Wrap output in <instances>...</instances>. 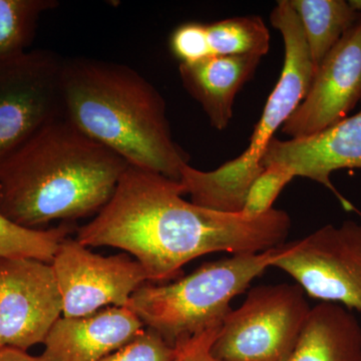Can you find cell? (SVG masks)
<instances>
[{
  "instance_id": "2",
  "label": "cell",
  "mask_w": 361,
  "mask_h": 361,
  "mask_svg": "<svg viewBox=\"0 0 361 361\" xmlns=\"http://www.w3.org/2000/svg\"><path fill=\"white\" fill-rule=\"evenodd\" d=\"M128 167L122 157L59 116L0 171V213L28 229L97 215Z\"/></svg>"
},
{
  "instance_id": "1",
  "label": "cell",
  "mask_w": 361,
  "mask_h": 361,
  "mask_svg": "<svg viewBox=\"0 0 361 361\" xmlns=\"http://www.w3.org/2000/svg\"><path fill=\"white\" fill-rule=\"evenodd\" d=\"M179 180L130 166L111 200L87 225L77 241L132 254L148 281L179 279L182 268L207 254L260 253L283 245L290 216L273 209L254 219L209 210L185 200Z\"/></svg>"
},
{
  "instance_id": "22",
  "label": "cell",
  "mask_w": 361,
  "mask_h": 361,
  "mask_svg": "<svg viewBox=\"0 0 361 361\" xmlns=\"http://www.w3.org/2000/svg\"><path fill=\"white\" fill-rule=\"evenodd\" d=\"M169 44L180 65H191L212 56L205 23L197 21L183 23L175 28Z\"/></svg>"
},
{
  "instance_id": "18",
  "label": "cell",
  "mask_w": 361,
  "mask_h": 361,
  "mask_svg": "<svg viewBox=\"0 0 361 361\" xmlns=\"http://www.w3.org/2000/svg\"><path fill=\"white\" fill-rule=\"evenodd\" d=\"M58 6L56 0H0V58L27 51L40 16Z\"/></svg>"
},
{
  "instance_id": "4",
  "label": "cell",
  "mask_w": 361,
  "mask_h": 361,
  "mask_svg": "<svg viewBox=\"0 0 361 361\" xmlns=\"http://www.w3.org/2000/svg\"><path fill=\"white\" fill-rule=\"evenodd\" d=\"M271 25L283 37L285 56L281 75L245 151L213 171L189 164L180 171L179 182L192 203L217 212L238 214L253 180L263 171L266 151L289 116L310 90L314 71L302 26L288 0L278 1L270 14Z\"/></svg>"
},
{
  "instance_id": "11",
  "label": "cell",
  "mask_w": 361,
  "mask_h": 361,
  "mask_svg": "<svg viewBox=\"0 0 361 361\" xmlns=\"http://www.w3.org/2000/svg\"><path fill=\"white\" fill-rule=\"evenodd\" d=\"M361 101V20L350 28L314 73L310 90L282 126L290 139L320 134L348 118Z\"/></svg>"
},
{
  "instance_id": "5",
  "label": "cell",
  "mask_w": 361,
  "mask_h": 361,
  "mask_svg": "<svg viewBox=\"0 0 361 361\" xmlns=\"http://www.w3.org/2000/svg\"><path fill=\"white\" fill-rule=\"evenodd\" d=\"M280 253L281 246L260 253L237 254L202 265L173 283L142 285L126 307L145 327L176 348L206 330L220 327L232 311L233 299L272 267Z\"/></svg>"
},
{
  "instance_id": "20",
  "label": "cell",
  "mask_w": 361,
  "mask_h": 361,
  "mask_svg": "<svg viewBox=\"0 0 361 361\" xmlns=\"http://www.w3.org/2000/svg\"><path fill=\"white\" fill-rule=\"evenodd\" d=\"M296 177L293 169L281 163H271L253 180L247 193L241 214L249 219L273 210V204L285 187Z\"/></svg>"
},
{
  "instance_id": "9",
  "label": "cell",
  "mask_w": 361,
  "mask_h": 361,
  "mask_svg": "<svg viewBox=\"0 0 361 361\" xmlns=\"http://www.w3.org/2000/svg\"><path fill=\"white\" fill-rule=\"evenodd\" d=\"M63 299V317H80L103 308L126 307L148 281L135 259L126 254L102 256L77 239L59 244L51 263Z\"/></svg>"
},
{
  "instance_id": "12",
  "label": "cell",
  "mask_w": 361,
  "mask_h": 361,
  "mask_svg": "<svg viewBox=\"0 0 361 361\" xmlns=\"http://www.w3.org/2000/svg\"><path fill=\"white\" fill-rule=\"evenodd\" d=\"M271 163L284 164L293 169L296 177L319 183L336 195L345 210H356L330 177L342 169L361 170V110L313 137L287 141L274 137L263 158V168Z\"/></svg>"
},
{
  "instance_id": "23",
  "label": "cell",
  "mask_w": 361,
  "mask_h": 361,
  "mask_svg": "<svg viewBox=\"0 0 361 361\" xmlns=\"http://www.w3.org/2000/svg\"><path fill=\"white\" fill-rule=\"evenodd\" d=\"M220 327L206 330L178 344L177 361H221L212 355L213 343Z\"/></svg>"
},
{
  "instance_id": "21",
  "label": "cell",
  "mask_w": 361,
  "mask_h": 361,
  "mask_svg": "<svg viewBox=\"0 0 361 361\" xmlns=\"http://www.w3.org/2000/svg\"><path fill=\"white\" fill-rule=\"evenodd\" d=\"M178 349L160 334L145 327L129 343L101 361H177Z\"/></svg>"
},
{
  "instance_id": "3",
  "label": "cell",
  "mask_w": 361,
  "mask_h": 361,
  "mask_svg": "<svg viewBox=\"0 0 361 361\" xmlns=\"http://www.w3.org/2000/svg\"><path fill=\"white\" fill-rule=\"evenodd\" d=\"M63 115L130 166L179 180L190 157L176 142L161 92L123 63L63 59Z\"/></svg>"
},
{
  "instance_id": "16",
  "label": "cell",
  "mask_w": 361,
  "mask_h": 361,
  "mask_svg": "<svg viewBox=\"0 0 361 361\" xmlns=\"http://www.w3.org/2000/svg\"><path fill=\"white\" fill-rule=\"evenodd\" d=\"M288 1L302 26L315 73L337 42L361 20V13L344 0Z\"/></svg>"
},
{
  "instance_id": "14",
  "label": "cell",
  "mask_w": 361,
  "mask_h": 361,
  "mask_svg": "<svg viewBox=\"0 0 361 361\" xmlns=\"http://www.w3.org/2000/svg\"><path fill=\"white\" fill-rule=\"evenodd\" d=\"M260 61L255 56H213L180 65L183 87L198 102L216 130L229 125L237 94L253 77Z\"/></svg>"
},
{
  "instance_id": "25",
  "label": "cell",
  "mask_w": 361,
  "mask_h": 361,
  "mask_svg": "<svg viewBox=\"0 0 361 361\" xmlns=\"http://www.w3.org/2000/svg\"><path fill=\"white\" fill-rule=\"evenodd\" d=\"M348 4L355 11L361 13V0H351Z\"/></svg>"
},
{
  "instance_id": "6",
  "label": "cell",
  "mask_w": 361,
  "mask_h": 361,
  "mask_svg": "<svg viewBox=\"0 0 361 361\" xmlns=\"http://www.w3.org/2000/svg\"><path fill=\"white\" fill-rule=\"evenodd\" d=\"M298 284L261 285L221 325L212 355L221 361H288L310 306Z\"/></svg>"
},
{
  "instance_id": "19",
  "label": "cell",
  "mask_w": 361,
  "mask_h": 361,
  "mask_svg": "<svg viewBox=\"0 0 361 361\" xmlns=\"http://www.w3.org/2000/svg\"><path fill=\"white\" fill-rule=\"evenodd\" d=\"M71 227L61 224L51 229H28L14 224L0 213V258L23 257L51 263L59 244Z\"/></svg>"
},
{
  "instance_id": "13",
  "label": "cell",
  "mask_w": 361,
  "mask_h": 361,
  "mask_svg": "<svg viewBox=\"0 0 361 361\" xmlns=\"http://www.w3.org/2000/svg\"><path fill=\"white\" fill-rule=\"evenodd\" d=\"M144 329L127 307L110 306L80 317L61 316L45 339L42 355L47 361H101Z\"/></svg>"
},
{
  "instance_id": "15",
  "label": "cell",
  "mask_w": 361,
  "mask_h": 361,
  "mask_svg": "<svg viewBox=\"0 0 361 361\" xmlns=\"http://www.w3.org/2000/svg\"><path fill=\"white\" fill-rule=\"evenodd\" d=\"M288 361H361V327L341 304L310 308Z\"/></svg>"
},
{
  "instance_id": "17",
  "label": "cell",
  "mask_w": 361,
  "mask_h": 361,
  "mask_svg": "<svg viewBox=\"0 0 361 361\" xmlns=\"http://www.w3.org/2000/svg\"><path fill=\"white\" fill-rule=\"evenodd\" d=\"M206 26L212 56H255L262 59L269 51V30L260 16L228 18Z\"/></svg>"
},
{
  "instance_id": "10",
  "label": "cell",
  "mask_w": 361,
  "mask_h": 361,
  "mask_svg": "<svg viewBox=\"0 0 361 361\" xmlns=\"http://www.w3.org/2000/svg\"><path fill=\"white\" fill-rule=\"evenodd\" d=\"M63 312L51 263L0 258V346L27 351L44 344Z\"/></svg>"
},
{
  "instance_id": "24",
  "label": "cell",
  "mask_w": 361,
  "mask_h": 361,
  "mask_svg": "<svg viewBox=\"0 0 361 361\" xmlns=\"http://www.w3.org/2000/svg\"><path fill=\"white\" fill-rule=\"evenodd\" d=\"M0 361H47L44 356H32L27 351L11 346H0Z\"/></svg>"
},
{
  "instance_id": "8",
  "label": "cell",
  "mask_w": 361,
  "mask_h": 361,
  "mask_svg": "<svg viewBox=\"0 0 361 361\" xmlns=\"http://www.w3.org/2000/svg\"><path fill=\"white\" fill-rule=\"evenodd\" d=\"M272 267L290 275L311 298L361 312V222L326 225L284 243Z\"/></svg>"
},
{
  "instance_id": "7",
  "label": "cell",
  "mask_w": 361,
  "mask_h": 361,
  "mask_svg": "<svg viewBox=\"0 0 361 361\" xmlns=\"http://www.w3.org/2000/svg\"><path fill=\"white\" fill-rule=\"evenodd\" d=\"M63 61L44 49L0 58V171L42 128L63 116Z\"/></svg>"
}]
</instances>
